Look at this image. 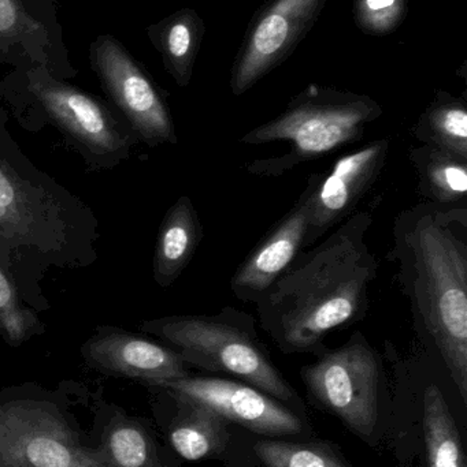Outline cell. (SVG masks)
Segmentation results:
<instances>
[{
	"instance_id": "cell-1",
	"label": "cell",
	"mask_w": 467,
	"mask_h": 467,
	"mask_svg": "<svg viewBox=\"0 0 467 467\" xmlns=\"http://www.w3.org/2000/svg\"><path fill=\"white\" fill-rule=\"evenodd\" d=\"M373 210L358 211L312 249L302 250L255 302L260 328L285 354H323L332 331L361 323L378 261L366 236Z\"/></svg>"
},
{
	"instance_id": "cell-2",
	"label": "cell",
	"mask_w": 467,
	"mask_h": 467,
	"mask_svg": "<svg viewBox=\"0 0 467 467\" xmlns=\"http://www.w3.org/2000/svg\"><path fill=\"white\" fill-rule=\"evenodd\" d=\"M402 291L467 403V210L424 202L395 222Z\"/></svg>"
},
{
	"instance_id": "cell-3",
	"label": "cell",
	"mask_w": 467,
	"mask_h": 467,
	"mask_svg": "<svg viewBox=\"0 0 467 467\" xmlns=\"http://www.w3.org/2000/svg\"><path fill=\"white\" fill-rule=\"evenodd\" d=\"M383 107L370 96L309 85L287 109L240 139L244 145L285 142L290 150L279 158L255 161L247 171L257 177H281L307 161H317L345 145L359 141Z\"/></svg>"
},
{
	"instance_id": "cell-4",
	"label": "cell",
	"mask_w": 467,
	"mask_h": 467,
	"mask_svg": "<svg viewBox=\"0 0 467 467\" xmlns=\"http://www.w3.org/2000/svg\"><path fill=\"white\" fill-rule=\"evenodd\" d=\"M143 331L158 337L188 365L235 376L282 402L295 391L269 358L251 315L224 307L213 316H170L145 321Z\"/></svg>"
},
{
	"instance_id": "cell-5",
	"label": "cell",
	"mask_w": 467,
	"mask_h": 467,
	"mask_svg": "<svg viewBox=\"0 0 467 467\" xmlns=\"http://www.w3.org/2000/svg\"><path fill=\"white\" fill-rule=\"evenodd\" d=\"M313 397L348 430L369 439L378 420L383 367L380 356L362 332L334 350H325L302 369Z\"/></svg>"
},
{
	"instance_id": "cell-6",
	"label": "cell",
	"mask_w": 467,
	"mask_h": 467,
	"mask_svg": "<svg viewBox=\"0 0 467 467\" xmlns=\"http://www.w3.org/2000/svg\"><path fill=\"white\" fill-rule=\"evenodd\" d=\"M0 467L110 466L52 406L14 400L0 405Z\"/></svg>"
},
{
	"instance_id": "cell-7",
	"label": "cell",
	"mask_w": 467,
	"mask_h": 467,
	"mask_svg": "<svg viewBox=\"0 0 467 467\" xmlns=\"http://www.w3.org/2000/svg\"><path fill=\"white\" fill-rule=\"evenodd\" d=\"M328 0H266L249 22L230 73L235 96L279 67L306 37Z\"/></svg>"
},
{
	"instance_id": "cell-8",
	"label": "cell",
	"mask_w": 467,
	"mask_h": 467,
	"mask_svg": "<svg viewBox=\"0 0 467 467\" xmlns=\"http://www.w3.org/2000/svg\"><path fill=\"white\" fill-rule=\"evenodd\" d=\"M155 387L169 392L181 403L202 406L260 435H298L303 428L292 411L243 381L186 375Z\"/></svg>"
},
{
	"instance_id": "cell-9",
	"label": "cell",
	"mask_w": 467,
	"mask_h": 467,
	"mask_svg": "<svg viewBox=\"0 0 467 467\" xmlns=\"http://www.w3.org/2000/svg\"><path fill=\"white\" fill-rule=\"evenodd\" d=\"M92 55L104 88L136 133L150 145L175 144L169 109L136 60L110 36L98 38Z\"/></svg>"
},
{
	"instance_id": "cell-10",
	"label": "cell",
	"mask_w": 467,
	"mask_h": 467,
	"mask_svg": "<svg viewBox=\"0 0 467 467\" xmlns=\"http://www.w3.org/2000/svg\"><path fill=\"white\" fill-rule=\"evenodd\" d=\"M389 150V139L376 140L337 159L331 171L317 175L304 247H312L356 213L359 202L380 178Z\"/></svg>"
},
{
	"instance_id": "cell-11",
	"label": "cell",
	"mask_w": 467,
	"mask_h": 467,
	"mask_svg": "<svg viewBox=\"0 0 467 467\" xmlns=\"http://www.w3.org/2000/svg\"><path fill=\"white\" fill-rule=\"evenodd\" d=\"M317 175L309 178L292 210L277 222L236 269L230 280L236 298L255 304L304 249L310 202Z\"/></svg>"
},
{
	"instance_id": "cell-12",
	"label": "cell",
	"mask_w": 467,
	"mask_h": 467,
	"mask_svg": "<svg viewBox=\"0 0 467 467\" xmlns=\"http://www.w3.org/2000/svg\"><path fill=\"white\" fill-rule=\"evenodd\" d=\"M82 354L96 369L153 387L188 375V364L169 346L117 329H103L90 337Z\"/></svg>"
},
{
	"instance_id": "cell-13",
	"label": "cell",
	"mask_w": 467,
	"mask_h": 467,
	"mask_svg": "<svg viewBox=\"0 0 467 467\" xmlns=\"http://www.w3.org/2000/svg\"><path fill=\"white\" fill-rule=\"evenodd\" d=\"M35 90L55 122L92 152L110 155L125 147L117 120L92 96L60 84H38Z\"/></svg>"
},
{
	"instance_id": "cell-14",
	"label": "cell",
	"mask_w": 467,
	"mask_h": 467,
	"mask_svg": "<svg viewBox=\"0 0 467 467\" xmlns=\"http://www.w3.org/2000/svg\"><path fill=\"white\" fill-rule=\"evenodd\" d=\"M202 239V224L189 197L172 205L162 222L154 257V277L166 288L177 280L196 252Z\"/></svg>"
},
{
	"instance_id": "cell-15",
	"label": "cell",
	"mask_w": 467,
	"mask_h": 467,
	"mask_svg": "<svg viewBox=\"0 0 467 467\" xmlns=\"http://www.w3.org/2000/svg\"><path fill=\"white\" fill-rule=\"evenodd\" d=\"M205 21L192 8H183L148 29L165 67L178 87H188L205 37Z\"/></svg>"
},
{
	"instance_id": "cell-16",
	"label": "cell",
	"mask_w": 467,
	"mask_h": 467,
	"mask_svg": "<svg viewBox=\"0 0 467 467\" xmlns=\"http://www.w3.org/2000/svg\"><path fill=\"white\" fill-rule=\"evenodd\" d=\"M410 159L419 175V193L428 200V202L441 207L465 204L466 159L427 144L411 150Z\"/></svg>"
},
{
	"instance_id": "cell-17",
	"label": "cell",
	"mask_w": 467,
	"mask_h": 467,
	"mask_svg": "<svg viewBox=\"0 0 467 467\" xmlns=\"http://www.w3.org/2000/svg\"><path fill=\"white\" fill-rule=\"evenodd\" d=\"M422 144L440 148L467 161V106L465 99L439 90L413 129Z\"/></svg>"
},
{
	"instance_id": "cell-18",
	"label": "cell",
	"mask_w": 467,
	"mask_h": 467,
	"mask_svg": "<svg viewBox=\"0 0 467 467\" xmlns=\"http://www.w3.org/2000/svg\"><path fill=\"white\" fill-rule=\"evenodd\" d=\"M424 436L430 467H467L460 430L436 384L424 392Z\"/></svg>"
},
{
	"instance_id": "cell-19",
	"label": "cell",
	"mask_w": 467,
	"mask_h": 467,
	"mask_svg": "<svg viewBox=\"0 0 467 467\" xmlns=\"http://www.w3.org/2000/svg\"><path fill=\"white\" fill-rule=\"evenodd\" d=\"M183 405L189 411L173 427L169 436L175 451L186 461L207 460L218 455L227 446L225 420L202 406Z\"/></svg>"
},
{
	"instance_id": "cell-20",
	"label": "cell",
	"mask_w": 467,
	"mask_h": 467,
	"mask_svg": "<svg viewBox=\"0 0 467 467\" xmlns=\"http://www.w3.org/2000/svg\"><path fill=\"white\" fill-rule=\"evenodd\" d=\"M37 207L13 171L0 161V235L30 242L37 233Z\"/></svg>"
},
{
	"instance_id": "cell-21",
	"label": "cell",
	"mask_w": 467,
	"mask_h": 467,
	"mask_svg": "<svg viewBox=\"0 0 467 467\" xmlns=\"http://www.w3.org/2000/svg\"><path fill=\"white\" fill-rule=\"evenodd\" d=\"M101 454L110 467H159L150 436L133 422L111 425L104 433Z\"/></svg>"
},
{
	"instance_id": "cell-22",
	"label": "cell",
	"mask_w": 467,
	"mask_h": 467,
	"mask_svg": "<svg viewBox=\"0 0 467 467\" xmlns=\"http://www.w3.org/2000/svg\"><path fill=\"white\" fill-rule=\"evenodd\" d=\"M254 451L266 467H345L331 450L317 444L262 441Z\"/></svg>"
},
{
	"instance_id": "cell-23",
	"label": "cell",
	"mask_w": 467,
	"mask_h": 467,
	"mask_svg": "<svg viewBox=\"0 0 467 467\" xmlns=\"http://www.w3.org/2000/svg\"><path fill=\"white\" fill-rule=\"evenodd\" d=\"M408 16V0H354V19L366 35L394 32Z\"/></svg>"
},
{
	"instance_id": "cell-24",
	"label": "cell",
	"mask_w": 467,
	"mask_h": 467,
	"mask_svg": "<svg viewBox=\"0 0 467 467\" xmlns=\"http://www.w3.org/2000/svg\"><path fill=\"white\" fill-rule=\"evenodd\" d=\"M33 316L24 309L10 277L0 266V331L14 343L32 334Z\"/></svg>"
},
{
	"instance_id": "cell-25",
	"label": "cell",
	"mask_w": 467,
	"mask_h": 467,
	"mask_svg": "<svg viewBox=\"0 0 467 467\" xmlns=\"http://www.w3.org/2000/svg\"><path fill=\"white\" fill-rule=\"evenodd\" d=\"M18 14L14 0H0V35L16 29Z\"/></svg>"
}]
</instances>
